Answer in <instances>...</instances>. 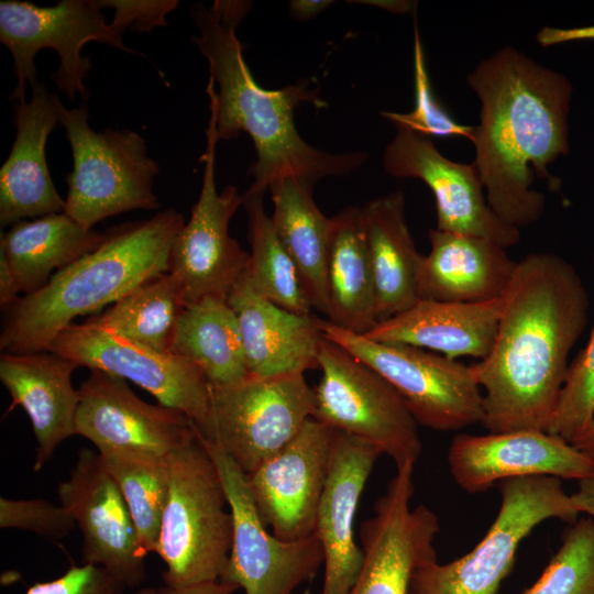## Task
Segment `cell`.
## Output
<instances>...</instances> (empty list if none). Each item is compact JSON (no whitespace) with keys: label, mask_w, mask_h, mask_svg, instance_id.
<instances>
[{"label":"cell","mask_w":594,"mask_h":594,"mask_svg":"<svg viewBox=\"0 0 594 594\" xmlns=\"http://www.w3.org/2000/svg\"><path fill=\"white\" fill-rule=\"evenodd\" d=\"M588 309L584 282L565 258L537 252L517 261L493 348L471 365L488 432L547 431Z\"/></svg>","instance_id":"cell-1"},{"label":"cell","mask_w":594,"mask_h":594,"mask_svg":"<svg viewBox=\"0 0 594 594\" xmlns=\"http://www.w3.org/2000/svg\"><path fill=\"white\" fill-rule=\"evenodd\" d=\"M466 81L481 102L471 142L487 202L504 222L530 226L546 209L535 179H548L551 188L560 184L548 166L569 152L572 86L510 46L479 63Z\"/></svg>","instance_id":"cell-2"},{"label":"cell","mask_w":594,"mask_h":594,"mask_svg":"<svg viewBox=\"0 0 594 594\" xmlns=\"http://www.w3.org/2000/svg\"><path fill=\"white\" fill-rule=\"evenodd\" d=\"M251 8L245 1L197 3L191 18L200 34L191 40L209 64L207 95L216 119L218 140L246 132L257 158L250 174L248 194L264 195L276 180L298 177L311 183L327 176L346 175L367 160L363 152L328 153L307 143L298 133L295 109L302 102L326 106L307 80L277 90L262 88L243 57L235 29Z\"/></svg>","instance_id":"cell-3"},{"label":"cell","mask_w":594,"mask_h":594,"mask_svg":"<svg viewBox=\"0 0 594 594\" xmlns=\"http://www.w3.org/2000/svg\"><path fill=\"white\" fill-rule=\"evenodd\" d=\"M184 217L173 208L114 227L96 251L55 272L40 290L6 309L0 349L6 353L47 351L79 316L117 302L144 282L167 273Z\"/></svg>","instance_id":"cell-4"},{"label":"cell","mask_w":594,"mask_h":594,"mask_svg":"<svg viewBox=\"0 0 594 594\" xmlns=\"http://www.w3.org/2000/svg\"><path fill=\"white\" fill-rule=\"evenodd\" d=\"M168 493L155 553L164 585L221 580L232 542V516L218 468L195 424L166 455Z\"/></svg>","instance_id":"cell-5"},{"label":"cell","mask_w":594,"mask_h":594,"mask_svg":"<svg viewBox=\"0 0 594 594\" xmlns=\"http://www.w3.org/2000/svg\"><path fill=\"white\" fill-rule=\"evenodd\" d=\"M56 103L73 155L64 212L92 229L119 213L157 209L153 185L160 167L148 156L145 140L128 129L96 132L86 102L67 109L57 96Z\"/></svg>","instance_id":"cell-6"},{"label":"cell","mask_w":594,"mask_h":594,"mask_svg":"<svg viewBox=\"0 0 594 594\" xmlns=\"http://www.w3.org/2000/svg\"><path fill=\"white\" fill-rule=\"evenodd\" d=\"M497 515L484 538L448 563L431 560L417 568L409 594H497L510 573L520 542L542 521L579 518L571 495L554 476H525L499 482Z\"/></svg>","instance_id":"cell-7"},{"label":"cell","mask_w":594,"mask_h":594,"mask_svg":"<svg viewBox=\"0 0 594 594\" xmlns=\"http://www.w3.org/2000/svg\"><path fill=\"white\" fill-rule=\"evenodd\" d=\"M317 323L323 337L380 374L418 425L454 431L481 424L483 393L471 365L414 345L374 341L327 319Z\"/></svg>","instance_id":"cell-8"},{"label":"cell","mask_w":594,"mask_h":594,"mask_svg":"<svg viewBox=\"0 0 594 594\" xmlns=\"http://www.w3.org/2000/svg\"><path fill=\"white\" fill-rule=\"evenodd\" d=\"M304 374L249 375L232 384H210L208 419L198 431L244 473L252 472L314 417V388Z\"/></svg>","instance_id":"cell-9"},{"label":"cell","mask_w":594,"mask_h":594,"mask_svg":"<svg viewBox=\"0 0 594 594\" xmlns=\"http://www.w3.org/2000/svg\"><path fill=\"white\" fill-rule=\"evenodd\" d=\"M100 9L95 0H62L52 7L18 0L0 2V42L12 55L18 80L11 101L25 99L26 82L31 87L38 82L34 58L44 48L57 53L59 66L52 79L70 101L77 96L84 101L89 97L85 79L92 66L81 53L86 43L96 41L136 53L123 44V32L113 22L107 23Z\"/></svg>","instance_id":"cell-10"},{"label":"cell","mask_w":594,"mask_h":594,"mask_svg":"<svg viewBox=\"0 0 594 594\" xmlns=\"http://www.w3.org/2000/svg\"><path fill=\"white\" fill-rule=\"evenodd\" d=\"M318 367L312 418L371 444L396 468L417 462L422 451L418 424L380 374L326 337Z\"/></svg>","instance_id":"cell-11"},{"label":"cell","mask_w":594,"mask_h":594,"mask_svg":"<svg viewBox=\"0 0 594 594\" xmlns=\"http://www.w3.org/2000/svg\"><path fill=\"white\" fill-rule=\"evenodd\" d=\"M204 441L218 468L232 516L231 549L221 581L235 584L245 594H293L323 564L319 539L314 534L286 541L270 534L246 474L226 452Z\"/></svg>","instance_id":"cell-12"},{"label":"cell","mask_w":594,"mask_h":594,"mask_svg":"<svg viewBox=\"0 0 594 594\" xmlns=\"http://www.w3.org/2000/svg\"><path fill=\"white\" fill-rule=\"evenodd\" d=\"M206 139V150L200 157L204 163L200 195L169 254L168 272L179 283L186 305L205 297L228 300L250 260V253L229 234L230 220L243 205V195L232 185L221 193L217 190L215 165L219 140L212 112Z\"/></svg>","instance_id":"cell-13"},{"label":"cell","mask_w":594,"mask_h":594,"mask_svg":"<svg viewBox=\"0 0 594 594\" xmlns=\"http://www.w3.org/2000/svg\"><path fill=\"white\" fill-rule=\"evenodd\" d=\"M78 366L129 380L148 392L158 405L186 415L200 429L210 405V383L188 360L128 341L94 318L70 323L47 348Z\"/></svg>","instance_id":"cell-14"},{"label":"cell","mask_w":594,"mask_h":594,"mask_svg":"<svg viewBox=\"0 0 594 594\" xmlns=\"http://www.w3.org/2000/svg\"><path fill=\"white\" fill-rule=\"evenodd\" d=\"M414 466L396 468L373 515L360 527L363 561L348 594H409L417 568L437 560L439 518L426 505L411 507Z\"/></svg>","instance_id":"cell-15"},{"label":"cell","mask_w":594,"mask_h":594,"mask_svg":"<svg viewBox=\"0 0 594 594\" xmlns=\"http://www.w3.org/2000/svg\"><path fill=\"white\" fill-rule=\"evenodd\" d=\"M383 166L394 177L419 178L431 189L436 229L487 239L504 249L519 242V229L504 222L490 207L475 165L443 156L431 138L396 127L385 147Z\"/></svg>","instance_id":"cell-16"},{"label":"cell","mask_w":594,"mask_h":594,"mask_svg":"<svg viewBox=\"0 0 594 594\" xmlns=\"http://www.w3.org/2000/svg\"><path fill=\"white\" fill-rule=\"evenodd\" d=\"M57 497L81 532V562L106 569L125 587L140 585L145 557L128 505L98 452L79 451Z\"/></svg>","instance_id":"cell-17"},{"label":"cell","mask_w":594,"mask_h":594,"mask_svg":"<svg viewBox=\"0 0 594 594\" xmlns=\"http://www.w3.org/2000/svg\"><path fill=\"white\" fill-rule=\"evenodd\" d=\"M336 435L310 418L289 443L245 473L257 513L277 538L295 541L315 534Z\"/></svg>","instance_id":"cell-18"},{"label":"cell","mask_w":594,"mask_h":594,"mask_svg":"<svg viewBox=\"0 0 594 594\" xmlns=\"http://www.w3.org/2000/svg\"><path fill=\"white\" fill-rule=\"evenodd\" d=\"M454 482L468 494L525 476L576 480L594 475V464L562 438L539 430L455 435L447 453Z\"/></svg>","instance_id":"cell-19"},{"label":"cell","mask_w":594,"mask_h":594,"mask_svg":"<svg viewBox=\"0 0 594 594\" xmlns=\"http://www.w3.org/2000/svg\"><path fill=\"white\" fill-rule=\"evenodd\" d=\"M78 396L75 435L92 442L97 452L166 457L194 425L180 411L142 400L124 378L100 370H90Z\"/></svg>","instance_id":"cell-20"},{"label":"cell","mask_w":594,"mask_h":594,"mask_svg":"<svg viewBox=\"0 0 594 594\" xmlns=\"http://www.w3.org/2000/svg\"><path fill=\"white\" fill-rule=\"evenodd\" d=\"M381 454L371 444L337 430L315 526L323 552L320 594H348L359 575L363 553L354 540L353 522L361 494Z\"/></svg>","instance_id":"cell-21"},{"label":"cell","mask_w":594,"mask_h":594,"mask_svg":"<svg viewBox=\"0 0 594 594\" xmlns=\"http://www.w3.org/2000/svg\"><path fill=\"white\" fill-rule=\"evenodd\" d=\"M56 99L57 94L38 81L30 101L14 103L15 139L0 169L1 228L28 217L64 212L65 200L53 184L45 155L48 135L59 123Z\"/></svg>","instance_id":"cell-22"},{"label":"cell","mask_w":594,"mask_h":594,"mask_svg":"<svg viewBox=\"0 0 594 594\" xmlns=\"http://www.w3.org/2000/svg\"><path fill=\"white\" fill-rule=\"evenodd\" d=\"M227 301L238 319L250 375L305 373L318 367L323 338L318 317L289 311L264 298L245 273Z\"/></svg>","instance_id":"cell-23"},{"label":"cell","mask_w":594,"mask_h":594,"mask_svg":"<svg viewBox=\"0 0 594 594\" xmlns=\"http://www.w3.org/2000/svg\"><path fill=\"white\" fill-rule=\"evenodd\" d=\"M73 361L51 351L6 353L0 359V380L12 404L30 418L36 439L33 471H41L59 444L75 435L78 389L72 374Z\"/></svg>","instance_id":"cell-24"},{"label":"cell","mask_w":594,"mask_h":594,"mask_svg":"<svg viewBox=\"0 0 594 594\" xmlns=\"http://www.w3.org/2000/svg\"><path fill=\"white\" fill-rule=\"evenodd\" d=\"M430 252L417 275L418 299L480 302L506 292L517 261L497 243L477 237L429 230Z\"/></svg>","instance_id":"cell-25"},{"label":"cell","mask_w":594,"mask_h":594,"mask_svg":"<svg viewBox=\"0 0 594 594\" xmlns=\"http://www.w3.org/2000/svg\"><path fill=\"white\" fill-rule=\"evenodd\" d=\"M502 297L480 302L418 299L406 310L376 323L363 336L440 352L448 359H485L498 328Z\"/></svg>","instance_id":"cell-26"},{"label":"cell","mask_w":594,"mask_h":594,"mask_svg":"<svg viewBox=\"0 0 594 594\" xmlns=\"http://www.w3.org/2000/svg\"><path fill=\"white\" fill-rule=\"evenodd\" d=\"M374 275L378 322L417 300V275L422 255L417 251L400 190L375 198L362 208ZM377 322V323H378Z\"/></svg>","instance_id":"cell-27"},{"label":"cell","mask_w":594,"mask_h":594,"mask_svg":"<svg viewBox=\"0 0 594 594\" xmlns=\"http://www.w3.org/2000/svg\"><path fill=\"white\" fill-rule=\"evenodd\" d=\"M314 183L285 177L270 187L275 231L295 262L311 307L327 316V266L334 228L315 202Z\"/></svg>","instance_id":"cell-28"},{"label":"cell","mask_w":594,"mask_h":594,"mask_svg":"<svg viewBox=\"0 0 594 594\" xmlns=\"http://www.w3.org/2000/svg\"><path fill=\"white\" fill-rule=\"evenodd\" d=\"M333 221L327 266V320L364 334L378 322V316L362 208L348 207Z\"/></svg>","instance_id":"cell-29"},{"label":"cell","mask_w":594,"mask_h":594,"mask_svg":"<svg viewBox=\"0 0 594 594\" xmlns=\"http://www.w3.org/2000/svg\"><path fill=\"white\" fill-rule=\"evenodd\" d=\"M105 239L106 233L85 229L61 212L13 223L1 233L0 251L20 293L29 295L42 289L55 270L58 272L99 249Z\"/></svg>","instance_id":"cell-30"},{"label":"cell","mask_w":594,"mask_h":594,"mask_svg":"<svg viewBox=\"0 0 594 594\" xmlns=\"http://www.w3.org/2000/svg\"><path fill=\"white\" fill-rule=\"evenodd\" d=\"M170 352L198 366L211 385L232 384L250 375L238 319L224 299L205 297L187 304Z\"/></svg>","instance_id":"cell-31"},{"label":"cell","mask_w":594,"mask_h":594,"mask_svg":"<svg viewBox=\"0 0 594 594\" xmlns=\"http://www.w3.org/2000/svg\"><path fill=\"white\" fill-rule=\"evenodd\" d=\"M185 306L179 283L167 272L144 282L95 319L128 341L172 353Z\"/></svg>","instance_id":"cell-32"},{"label":"cell","mask_w":594,"mask_h":594,"mask_svg":"<svg viewBox=\"0 0 594 594\" xmlns=\"http://www.w3.org/2000/svg\"><path fill=\"white\" fill-rule=\"evenodd\" d=\"M263 196L243 195L251 245L246 277L253 289L270 301L299 315H310L312 307L300 274L264 210Z\"/></svg>","instance_id":"cell-33"},{"label":"cell","mask_w":594,"mask_h":594,"mask_svg":"<svg viewBox=\"0 0 594 594\" xmlns=\"http://www.w3.org/2000/svg\"><path fill=\"white\" fill-rule=\"evenodd\" d=\"M98 453L128 505L143 556L155 553L168 493L166 457L139 451Z\"/></svg>","instance_id":"cell-34"},{"label":"cell","mask_w":594,"mask_h":594,"mask_svg":"<svg viewBox=\"0 0 594 594\" xmlns=\"http://www.w3.org/2000/svg\"><path fill=\"white\" fill-rule=\"evenodd\" d=\"M522 594H594V519L571 524L539 579Z\"/></svg>","instance_id":"cell-35"},{"label":"cell","mask_w":594,"mask_h":594,"mask_svg":"<svg viewBox=\"0 0 594 594\" xmlns=\"http://www.w3.org/2000/svg\"><path fill=\"white\" fill-rule=\"evenodd\" d=\"M593 420L594 327L586 345L569 365L560 398L547 432L573 443L586 431Z\"/></svg>","instance_id":"cell-36"},{"label":"cell","mask_w":594,"mask_h":594,"mask_svg":"<svg viewBox=\"0 0 594 594\" xmlns=\"http://www.w3.org/2000/svg\"><path fill=\"white\" fill-rule=\"evenodd\" d=\"M414 37L415 107L408 113L384 111L381 114L395 127H404L429 138H466L471 141L473 127L457 122L433 96L417 25Z\"/></svg>","instance_id":"cell-37"},{"label":"cell","mask_w":594,"mask_h":594,"mask_svg":"<svg viewBox=\"0 0 594 594\" xmlns=\"http://www.w3.org/2000/svg\"><path fill=\"white\" fill-rule=\"evenodd\" d=\"M0 527L34 532L52 540L66 538L76 527L66 508L45 499L0 498Z\"/></svg>","instance_id":"cell-38"},{"label":"cell","mask_w":594,"mask_h":594,"mask_svg":"<svg viewBox=\"0 0 594 594\" xmlns=\"http://www.w3.org/2000/svg\"><path fill=\"white\" fill-rule=\"evenodd\" d=\"M124 588L106 569L82 563L54 580L34 583L25 594H122Z\"/></svg>","instance_id":"cell-39"},{"label":"cell","mask_w":594,"mask_h":594,"mask_svg":"<svg viewBox=\"0 0 594 594\" xmlns=\"http://www.w3.org/2000/svg\"><path fill=\"white\" fill-rule=\"evenodd\" d=\"M177 0H99L100 8H113L112 22L124 33L128 29L150 32L166 25V15L178 7Z\"/></svg>","instance_id":"cell-40"},{"label":"cell","mask_w":594,"mask_h":594,"mask_svg":"<svg viewBox=\"0 0 594 594\" xmlns=\"http://www.w3.org/2000/svg\"><path fill=\"white\" fill-rule=\"evenodd\" d=\"M157 590L158 594H232L239 587L233 583L218 580L180 587L163 585Z\"/></svg>","instance_id":"cell-41"},{"label":"cell","mask_w":594,"mask_h":594,"mask_svg":"<svg viewBox=\"0 0 594 594\" xmlns=\"http://www.w3.org/2000/svg\"><path fill=\"white\" fill-rule=\"evenodd\" d=\"M20 293L15 277L10 268L8 260L3 252L0 251V305L8 309L18 299Z\"/></svg>","instance_id":"cell-42"},{"label":"cell","mask_w":594,"mask_h":594,"mask_svg":"<svg viewBox=\"0 0 594 594\" xmlns=\"http://www.w3.org/2000/svg\"><path fill=\"white\" fill-rule=\"evenodd\" d=\"M570 495L579 514L594 519V475L578 481L576 491Z\"/></svg>","instance_id":"cell-43"},{"label":"cell","mask_w":594,"mask_h":594,"mask_svg":"<svg viewBox=\"0 0 594 594\" xmlns=\"http://www.w3.org/2000/svg\"><path fill=\"white\" fill-rule=\"evenodd\" d=\"M290 13L298 20H309L317 16L326 8H328L332 1L328 0H294L290 1Z\"/></svg>","instance_id":"cell-44"},{"label":"cell","mask_w":594,"mask_h":594,"mask_svg":"<svg viewBox=\"0 0 594 594\" xmlns=\"http://www.w3.org/2000/svg\"><path fill=\"white\" fill-rule=\"evenodd\" d=\"M571 444L594 464V420L586 431Z\"/></svg>","instance_id":"cell-45"},{"label":"cell","mask_w":594,"mask_h":594,"mask_svg":"<svg viewBox=\"0 0 594 594\" xmlns=\"http://www.w3.org/2000/svg\"><path fill=\"white\" fill-rule=\"evenodd\" d=\"M132 594H158V590L154 587H142Z\"/></svg>","instance_id":"cell-46"}]
</instances>
